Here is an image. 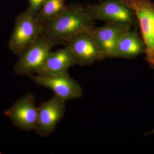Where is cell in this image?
Listing matches in <instances>:
<instances>
[{"label":"cell","instance_id":"5b68a950","mask_svg":"<svg viewBox=\"0 0 154 154\" xmlns=\"http://www.w3.org/2000/svg\"><path fill=\"white\" fill-rule=\"evenodd\" d=\"M59 44L42 35L19 54L14 68L15 73L24 76L36 73L42 66L53 48Z\"/></svg>","mask_w":154,"mask_h":154},{"label":"cell","instance_id":"7c38bea8","mask_svg":"<svg viewBox=\"0 0 154 154\" xmlns=\"http://www.w3.org/2000/svg\"><path fill=\"white\" fill-rule=\"evenodd\" d=\"M128 29L119 39L113 57L132 58L144 54L145 46L136 29Z\"/></svg>","mask_w":154,"mask_h":154},{"label":"cell","instance_id":"277c9868","mask_svg":"<svg viewBox=\"0 0 154 154\" xmlns=\"http://www.w3.org/2000/svg\"><path fill=\"white\" fill-rule=\"evenodd\" d=\"M134 11L145 46V60L154 70V3L151 0H122Z\"/></svg>","mask_w":154,"mask_h":154},{"label":"cell","instance_id":"8992f818","mask_svg":"<svg viewBox=\"0 0 154 154\" xmlns=\"http://www.w3.org/2000/svg\"><path fill=\"white\" fill-rule=\"evenodd\" d=\"M28 76L36 85L53 91L54 95L64 102L80 98L82 95V89L70 76L68 72L53 75L31 74Z\"/></svg>","mask_w":154,"mask_h":154},{"label":"cell","instance_id":"8fae6325","mask_svg":"<svg viewBox=\"0 0 154 154\" xmlns=\"http://www.w3.org/2000/svg\"><path fill=\"white\" fill-rule=\"evenodd\" d=\"M78 64L69 49L66 47L49 53L41 67L36 73L42 75H53L68 72L71 67Z\"/></svg>","mask_w":154,"mask_h":154},{"label":"cell","instance_id":"52a82bcc","mask_svg":"<svg viewBox=\"0 0 154 154\" xmlns=\"http://www.w3.org/2000/svg\"><path fill=\"white\" fill-rule=\"evenodd\" d=\"M5 114L19 129L25 131L35 129L38 108L35 105L34 95L31 93L25 94L6 110Z\"/></svg>","mask_w":154,"mask_h":154},{"label":"cell","instance_id":"30bf717a","mask_svg":"<svg viewBox=\"0 0 154 154\" xmlns=\"http://www.w3.org/2000/svg\"><path fill=\"white\" fill-rule=\"evenodd\" d=\"M131 28L107 24L91 28L88 32L102 51L104 57H113L116 46L122 33Z\"/></svg>","mask_w":154,"mask_h":154},{"label":"cell","instance_id":"5bb4252c","mask_svg":"<svg viewBox=\"0 0 154 154\" xmlns=\"http://www.w3.org/2000/svg\"><path fill=\"white\" fill-rule=\"evenodd\" d=\"M28 8L33 14L36 15L40 11L45 0H28Z\"/></svg>","mask_w":154,"mask_h":154},{"label":"cell","instance_id":"9c48e42d","mask_svg":"<svg viewBox=\"0 0 154 154\" xmlns=\"http://www.w3.org/2000/svg\"><path fill=\"white\" fill-rule=\"evenodd\" d=\"M65 45L80 65H89L96 61L105 58L94 38L88 33L79 34Z\"/></svg>","mask_w":154,"mask_h":154},{"label":"cell","instance_id":"6da1fadb","mask_svg":"<svg viewBox=\"0 0 154 154\" xmlns=\"http://www.w3.org/2000/svg\"><path fill=\"white\" fill-rule=\"evenodd\" d=\"M94 21L86 7L70 4L60 16L42 25V35L66 45L79 34L88 33L95 26Z\"/></svg>","mask_w":154,"mask_h":154},{"label":"cell","instance_id":"ba28073f","mask_svg":"<svg viewBox=\"0 0 154 154\" xmlns=\"http://www.w3.org/2000/svg\"><path fill=\"white\" fill-rule=\"evenodd\" d=\"M65 102L54 96L43 102L38 108L36 133L42 137L50 135L63 117L65 112Z\"/></svg>","mask_w":154,"mask_h":154},{"label":"cell","instance_id":"4fadbf2b","mask_svg":"<svg viewBox=\"0 0 154 154\" xmlns=\"http://www.w3.org/2000/svg\"><path fill=\"white\" fill-rule=\"evenodd\" d=\"M66 6V0H45L36 15V19L40 24L44 25L60 16Z\"/></svg>","mask_w":154,"mask_h":154},{"label":"cell","instance_id":"3957f363","mask_svg":"<svg viewBox=\"0 0 154 154\" xmlns=\"http://www.w3.org/2000/svg\"><path fill=\"white\" fill-rule=\"evenodd\" d=\"M42 25L28 8L17 16L8 42L9 49L19 55L42 35Z\"/></svg>","mask_w":154,"mask_h":154},{"label":"cell","instance_id":"7a4b0ae2","mask_svg":"<svg viewBox=\"0 0 154 154\" xmlns=\"http://www.w3.org/2000/svg\"><path fill=\"white\" fill-rule=\"evenodd\" d=\"M86 8L93 20L132 28L138 25L134 11L122 0H105Z\"/></svg>","mask_w":154,"mask_h":154},{"label":"cell","instance_id":"9a60e30c","mask_svg":"<svg viewBox=\"0 0 154 154\" xmlns=\"http://www.w3.org/2000/svg\"><path fill=\"white\" fill-rule=\"evenodd\" d=\"M152 134H154V129L152 131H150V132L147 133L145 135H147Z\"/></svg>","mask_w":154,"mask_h":154}]
</instances>
